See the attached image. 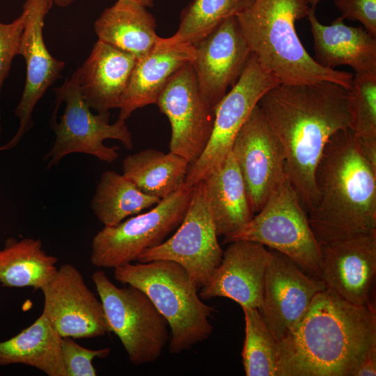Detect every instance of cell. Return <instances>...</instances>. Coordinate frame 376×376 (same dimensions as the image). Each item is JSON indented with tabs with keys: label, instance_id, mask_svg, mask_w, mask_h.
Wrapping results in <instances>:
<instances>
[{
	"label": "cell",
	"instance_id": "13",
	"mask_svg": "<svg viewBox=\"0 0 376 376\" xmlns=\"http://www.w3.org/2000/svg\"><path fill=\"white\" fill-rule=\"evenodd\" d=\"M40 290L42 313L61 337L95 338L110 332L100 299L72 265H61Z\"/></svg>",
	"mask_w": 376,
	"mask_h": 376
},
{
	"label": "cell",
	"instance_id": "1",
	"mask_svg": "<svg viewBox=\"0 0 376 376\" xmlns=\"http://www.w3.org/2000/svg\"><path fill=\"white\" fill-rule=\"evenodd\" d=\"M258 105L283 148L287 177L308 214L318 200L315 173L324 147L331 136L350 127L349 90L329 81L281 84Z\"/></svg>",
	"mask_w": 376,
	"mask_h": 376
},
{
	"label": "cell",
	"instance_id": "33",
	"mask_svg": "<svg viewBox=\"0 0 376 376\" xmlns=\"http://www.w3.org/2000/svg\"><path fill=\"white\" fill-rule=\"evenodd\" d=\"M26 12L10 23L0 22V98L3 84L8 76L14 57L17 55L20 37L24 29ZM2 133L0 108V136Z\"/></svg>",
	"mask_w": 376,
	"mask_h": 376
},
{
	"label": "cell",
	"instance_id": "3",
	"mask_svg": "<svg viewBox=\"0 0 376 376\" xmlns=\"http://www.w3.org/2000/svg\"><path fill=\"white\" fill-rule=\"evenodd\" d=\"M318 200L308 213L320 244L376 233V169L350 130L327 143L315 169Z\"/></svg>",
	"mask_w": 376,
	"mask_h": 376
},
{
	"label": "cell",
	"instance_id": "32",
	"mask_svg": "<svg viewBox=\"0 0 376 376\" xmlns=\"http://www.w3.org/2000/svg\"><path fill=\"white\" fill-rule=\"evenodd\" d=\"M61 356L66 376H95L93 364L95 358H106L111 350L108 347L91 350L86 348L70 337H62Z\"/></svg>",
	"mask_w": 376,
	"mask_h": 376
},
{
	"label": "cell",
	"instance_id": "16",
	"mask_svg": "<svg viewBox=\"0 0 376 376\" xmlns=\"http://www.w3.org/2000/svg\"><path fill=\"white\" fill-rule=\"evenodd\" d=\"M191 63L202 100L214 109L240 77L251 55L236 16L194 44Z\"/></svg>",
	"mask_w": 376,
	"mask_h": 376
},
{
	"label": "cell",
	"instance_id": "19",
	"mask_svg": "<svg viewBox=\"0 0 376 376\" xmlns=\"http://www.w3.org/2000/svg\"><path fill=\"white\" fill-rule=\"evenodd\" d=\"M219 266L199 290L203 299L221 297L241 307L261 308L269 249L260 244L237 240L228 243Z\"/></svg>",
	"mask_w": 376,
	"mask_h": 376
},
{
	"label": "cell",
	"instance_id": "4",
	"mask_svg": "<svg viewBox=\"0 0 376 376\" xmlns=\"http://www.w3.org/2000/svg\"><path fill=\"white\" fill-rule=\"evenodd\" d=\"M310 8L307 0H254L236 17L260 65L281 84L329 81L350 90L354 74L320 65L299 38L295 22Z\"/></svg>",
	"mask_w": 376,
	"mask_h": 376
},
{
	"label": "cell",
	"instance_id": "23",
	"mask_svg": "<svg viewBox=\"0 0 376 376\" xmlns=\"http://www.w3.org/2000/svg\"><path fill=\"white\" fill-rule=\"evenodd\" d=\"M156 19L146 8L132 0H117L94 23L98 40L133 55L147 54L159 39Z\"/></svg>",
	"mask_w": 376,
	"mask_h": 376
},
{
	"label": "cell",
	"instance_id": "25",
	"mask_svg": "<svg viewBox=\"0 0 376 376\" xmlns=\"http://www.w3.org/2000/svg\"><path fill=\"white\" fill-rule=\"evenodd\" d=\"M61 338L42 313L31 325L13 337L0 341V366L23 364L48 376H66Z\"/></svg>",
	"mask_w": 376,
	"mask_h": 376
},
{
	"label": "cell",
	"instance_id": "6",
	"mask_svg": "<svg viewBox=\"0 0 376 376\" xmlns=\"http://www.w3.org/2000/svg\"><path fill=\"white\" fill-rule=\"evenodd\" d=\"M254 242L285 255L306 274L322 277L320 245L311 228L307 212L286 177L263 207L224 243Z\"/></svg>",
	"mask_w": 376,
	"mask_h": 376
},
{
	"label": "cell",
	"instance_id": "5",
	"mask_svg": "<svg viewBox=\"0 0 376 376\" xmlns=\"http://www.w3.org/2000/svg\"><path fill=\"white\" fill-rule=\"evenodd\" d=\"M115 279L143 291L166 320L169 350L178 354L207 340L215 309L202 301L183 267L166 260L128 263L113 269Z\"/></svg>",
	"mask_w": 376,
	"mask_h": 376
},
{
	"label": "cell",
	"instance_id": "34",
	"mask_svg": "<svg viewBox=\"0 0 376 376\" xmlns=\"http://www.w3.org/2000/svg\"><path fill=\"white\" fill-rule=\"evenodd\" d=\"M344 19L358 21L376 37V0H334Z\"/></svg>",
	"mask_w": 376,
	"mask_h": 376
},
{
	"label": "cell",
	"instance_id": "35",
	"mask_svg": "<svg viewBox=\"0 0 376 376\" xmlns=\"http://www.w3.org/2000/svg\"><path fill=\"white\" fill-rule=\"evenodd\" d=\"M373 375H376V345L368 349L352 373V376Z\"/></svg>",
	"mask_w": 376,
	"mask_h": 376
},
{
	"label": "cell",
	"instance_id": "36",
	"mask_svg": "<svg viewBox=\"0 0 376 376\" xmlns=\"http://www.w3.org/2000/svg\"><path fill=\"white\" fill-rule=\"evenodd\" d=\"M357 139L363 155L370 164L376 169V139H362L359 137Z\"/></svg>",
	"mask_w": 376,
	"mask_h": 376
},
{
	"label": "cell",
	"instance_id": "29",
	"mask_svg": "<svg viewBox=\"0 0 376 376\" xmlns=\"http://www.w3.org/2000/svg\"><path fill=\"white\" fill-rule=\"evenodd\" d=\"M245 338L242 362L246 376H279V341L258 308L242 307Z\"/></svg>",
	"mask_w": 376,
	"mask_h": 376
},
{
	"label": "cell",
	"instance_id": "15",
	"mask_svg": "<svg viewBox=\"0 0 376 376\" xmlns=\"http://www.w3.org/2000/svg\"><path fill=\"white\" fill-rule=\"evenodd\" d=\"M52 4V0H26L23 6L26 16L17 54L23 56L26 72L24 91L15 110L19 127L9 141L0 146V152L15 148L31 128L36 104L47 88L61 77L65 66L64 61L50 54L43 38L45 17Z\"/></svg>",
	"mask_w": 376,
	"mask_h": 376
},
{
	"label": "cell",
	"instance_id": "17",
	"mask_svg": "<svg viewBox=\"0 0 376 376\" xmlns=\"http://www.w3.org/2000/svg\"><path fill=\"white\" fill-rule=\"evenodd\" d=\"M269 250L271 257L259 311L280 341L302 318L314 297L327 286L322 279L304 273L285 255Z\"/></svg>",
	"mask_w": 376,
	"mask_h": 376
},
{
	"label": "cell",
	"instance_id": "28",
	"mask_svg": "<svg viewBox=\"0 0 376 376\" xmlns=\"http://www.w3.org/2000/svg\"><path fill=\"white\" fill-rule=\"evenodd\" d=\"M160 200L142 192L123 174L106 171L97 184L91 207L104 226H113Z\"/></svg>",
	"mask_w": 376,
	"mask_h": 376
},
{
	"label": "cell",
	"instance_id": "20",
	"mask_svg": "<svg viewBox=\"0 0 376 376\" xmlns=\"http://www.w3.org/2000/svg\"><path fill=\"white\" fill-rule=\"evenodd\" d=\"M192 44L172 42L160 37L152 49L137 59L119 108L126 120L138 109L156 104L171 79L195 58Z\"/></svg>",
	"mask_w": 376,
	"mask_h": 376
},
{
	"label": "cell",
	"instance_id": "8",
	"mask_svg": "<svg viewBox=\"0 0 376 376\" xmlns=\"http://www.w3.org/2000/svg\"><path fill=\"white\" fill-rule=\"evenodd\" d=\"M110 332L120 339L134 365L157 360L170 338L169 326L148 297L139 288H119L102 270L92 274Z\"/></svg>",
	"mask_w": 376,
	"mask_h": 376
},
{
	"label": "cell",
	"instance_id": "2",
	"mask_svg": "<svg viewBox=\"0 0 376 376\" xmlns=\"http://www.w3.org/2000/svg\"><path fill=\"white\" fill-rule=\"evenodd\" d=\"M375 345V309L350 304L326 289L279 341V376H352Z\"/></svg>",
	"mask_w": 376,
	"mask_h": 376
},
{
	"label": "cell",
	"instance_id": "31",
	"mask_svg": "<svg viewBox=\"0 0 376 376\" xmlns=\"http://www.w3.org/2000/svg\"><path fill=\"white\" fill-rule=\"evenodd\" d=\"M350 93V129L359 138L376 139V72L354 75Z\"/></svg>",
	"mask_w": 376,
	"mask_h": 376
},
{
	"label": "cell",
	"instance_id": "12",
	"mask_svg": "<svg viewBox=\"0 0 376 376\" xmlns=\"http://www.w3.org/2000/svg\"><path fill=\"white\" fill-rule=\"evenodd\" d=\"M230 151L244 179L252 211L257 213L287 177L283 148L258 104L237 133Z\"/></svg>",
	"mask_w": 376,
	"mask_h": 376
},
{
	"label": "cell",
	"instance_id": "38",
	"mask_svg": "<svg viewBox=\"0 0 376 376\" xmlns=\"http://www.w3.org/2000/svg\"><path fill=\"white\" fill-rule=\"evenodd\" d=\"M137 3H139L146 8H152L154 6L153 0H132Z\"/></svg>",
	"mask_w": 376,
	"mask_h": 376
},
{
	"label": "cell",
	"instance_id": "37",
	"mask_svg": "<svg viewBox=\"0 0 376 376\" xmlns=\"http://www.w3.org/2000/svg\"><path fill=\"white\" fill-rule=\"evenodd\" d=\"M75 0H52L53 3L61 7H66L73 3Z\"/></svg>",
	"mask_w": 376,
	"mask_h": 376
},
{
	"label": "cell",
	"instance_id": "22",
	"mask_svg": "<svg viewBox=\"0 0 376 376\" xmlns=\"http://www.w3.org/2000/svg\"><path fill=\"white\" fill-rule=\"evenodd\" d=\"M313 38L314 60L321 66L351 67L355 74L376 72V37L363 27L347 25L339 17L322 24L311 7L307 14Z\"/></svg>",
	"mask_w": 376,
	"mask_h": 376
},
{
	"label": "cell",
	"instance_id": "10",
	"mask_svg": "<svg viewBox=\"0 0 376 376\" xmlns=\"http://www.w3.org/2000/svg\"><path fill=\"white\" fill-rule=\"evenodd\" d=\"M203 180L193 187L191 197L177 231L159 245L146 250L137 261L166 260L187 271L199 290L219 266L223 256Z\"/></svg>",
	"mask_w": 376,
	"mask_h": 376
},
{
	"label": "cell",
	"instance_id": "18",
	"mask_svg": "<svg viewBox=\"0 0 376 376\" xmlns=\"http://www.w3.org/2000/svg\"><path fill=\"white\" fill-rule=\"evenodd\" d=\"M322 277L327 289L342 299L375 309L376 233L320 246Z\"/></svg>",
	"mask_w": 376,
	"mask_h": 376
},
{
	"label": "cell",
	"instance_id": "21",
	"mask_svg": "<svg viewBox=\"0 0 376 376\" xmlns=\"http://www.w3.org/2000/svg\"><path fill=\"white\" fill-rule=\"evenodd\" d=\"M137 59L98 40L77 69L79 87L91 109L97 113L120 108Z\"/></svg>",
	"mask_w": 376,
	"mask_h": 376
},
{
	"label": "cell",
	"instance_id": "39",
	"mask_svg": "<svg viewBox=\"0 0 376 376\" xmlns=\"http://www.w3.org/2000/svg\"><path fill=\"white\" fill-rule=\"evenodd\" d=\"M322 0H307L309 6L312 8H315L318 4Z\"/></svg>",
	"mask_w": 376,
	"mask_h": 376
},
{
	"label": "cell",
	"instance_id": "7",
	"mask_svg": "<svg viewBox=\"0 0 376 376\" xmlns=\"http://www.w3.org/2000/svg\"><path fill=\"white\" fill-rule=\"evenodd\" d=\"M54 91L56 106L52 116H56L63 102L65 108L59 122L51 120L55 140L43 158L47 169L75 152L91 155L102 162H113L118 157V147L104 145L106 139L118 140L128 150L133 148L132 135L125 120L118 118L109 123V111L92 113L79 87L76 70Z\"/></svg>",
	"mask_w": 376,
	"mask_h": 376
},
{
	"label": "cell",
	"instance_id": "24",
	"mask_svg": "<svg viewBox=\"0 0 376 376\" xmlns=\"http://www.w3.org/2000/svg\"><path fill=\"white\" fill-rule=\"evenodd\" d=\"M218 236L229 235L254 215L246 185L231 152L203 180Z\"/></svg>",
	"mask_w": 376,
	"mask_h": 376
},
{
	"label": "cell",
	"instance_id": "9",
	"mask_svg": "<svg viewBox=\"0 0 376 376\" xmlns=\"http://www.w3.org/2000/svg\"><path fill=\"white\" fill-rule=\"evenodd\" d=\"M192 191L182 187L149 211L104 226L92 240L91 264L114 269L137 260L146 250L162 244L182 222Z\"/></svg>",
	"mask_w": 376,
	"mask_h": 376
},
{
	"label": "cell",
	"instance_id": "11",
	"mask_svg": "<svg viewBox=\"0 0 376 376\" xmlns=\"http://www.w3.org/2000/svg\"><path fill=\"white\" fill-rule=\"evenodd\" d=\"M279 84L251 54L237 81L215 107L210 141L201 157L189 166L184 187L193 188L222 164L252 109L269 90Z\"/></svg>",
	"mask_w": 376,
	"mask_h": 376
},
{
	"label": "cell",
	"instance_id": "27",
	"mask_svg": "<svg viewBox=\"0 0 376 376\" xmlns=\"http://www.w3.org/2000/svg\"><path fill=\"white\" fill-rule=\"evenodd\" d=\"M58 258L47 254L40 239H6L0 249V283L9 288L40 290L57 269Z\"/></svg>",
	"mask_w": 376,
	"mask_h": 376
},
{
	"label": "cell",
	"instance_id": "14",
	"mask_svg": "<svg viewBox=\"0 0 376 376\" xmlns=\"http://www.w3.org/2000/svg\"><path fill=\"white\" fill-rule=\"evenodd\" d=\"M155 104L171 125L170 152L183 157L190 165L194 164L210 141L214 109L202 100L191 64L171 79Z\"/></svg>",
	"mask_w": 376,
	"mask_h": 376
},
{
	"label": "cell",
	"instance_id": "30",
	"mask_svg": "<svg viewBox=\"0 0 376 376\" xmlns=\"http://www.w3.org/2000/svg\"><path fill=\"white\" fill-rule=\"evenodd\" d=\"M254 0H192L182 10L172 42L195 44L227 18L236 16Z\"/></svg>",
	"mask_w": 376,
	"mask_h": 376
},
{
	"label": "cell",
	"instance_id": "26",
	"mask_svg": "<svg viewBox=\"0 0 376 376\" xmlns=\"http://www.w3.org/2000/svg\"><path fill=\"white\" fill-rule=\"evenodd\" d=\"M189 166L179 155L148 148L124 159L123 175L142 192L162 199L182 187Z\"/></svg>",
	"mask_w": 376,
	"mask_h": 376
}]
</instances>
